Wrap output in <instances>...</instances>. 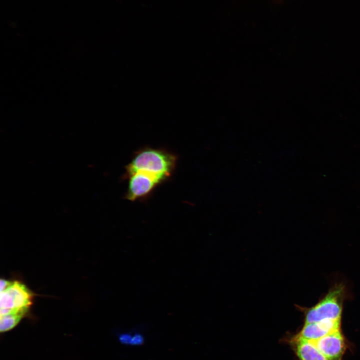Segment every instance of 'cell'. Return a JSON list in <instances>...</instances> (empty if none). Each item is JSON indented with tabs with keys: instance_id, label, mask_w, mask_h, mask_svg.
Returning a JSON list of instances; mask_svg holds the SVG:
<instances>
[{
	"instance_id": "obj_1",
	"label": "cell",
	"mask_w": 360,
	"mask_h": 360,
	"mask_svg": "<svg viewBox=\"0 0 360 360\" xmlns=\"http://www.w3.org/2000/svg\"><path fill=\"white\" fill-rule=\"evenodd\" d=\"M176 161V156L164 149L144 148L135 152L126 166L124 176L138 173L160 184L172 176Z\"/></svg>"
},
{
	"instance_id": "obj_2",
	"label": "cell",
	"mask_w": 360,
	"mask_h": 360,
	"mask_svg": "<svg viewBox=\"0 0 360 360\" xmlns=\"http://www.w3.org/2000/svg\"><path fill=\"white\" fill-rule=\"evenodd\" d=\"M344 294V286L336 284L314 306L308 308L298 306L304 313V323L340 320Z\"/></svg>"
},
{
	"instance_id": "obj_3",
	"label": "cell",
	"mask_w": 360,
	"mask_h": 360,
	"mask_svg": "<svg viewBox=\"0 0 360 360\" xmlns=\"http://www.w3.org/2000/svg\"><path fill=\"white\" fill-rule=\"evenodd\" d=\"M33 298V293L25 284L14 281L9 288L0 292V316L8 314L14 309L29 308Z\"/></svg>"
},
{
	"instance_id": "obj_4",
	"label": "cell",
	"mask_w": 360,
	"mask_h": 360,
	"mask_svg": "<svg viewBox=\"0 0 360 360\" xmlns=\"http://www.w3.org/2000/svg\"><path fill=\"white\" fill-rule=\"evenodd\" d=\"M312 342L328 360H342L345 342L340 330Z\"/></svg>"
},
{
	"instance_id": "obj_5",
	"label": "cell",
	"mask_w": 360,
	"mask_h": 360,
	"mask_svg": "<svg viewBox=\"0 0 360 360\" xmlns=\"http://www.w3.org/2000/svg\"><path fill=\"white\" fill-rule=\"evenodd\" d=\"M340 320H324L304 323L296 336L310 341H315L332 332L340 330Z\"/></svg>"
},
{
	"instance_id": "obj_6",
	"label": "cell",
	"mask_w": 360,
	"mask_h": 360,
	"mask_svg": "<svg viewBox=\"0 0 360 360\" xmlns=\"http://www.w3.org/2000/svg\"><path fill=\"white\" fill-rule=\"evenodd\" d=\"M292 342L297 356L300 360H328L317 348L312 341L296 336Z\"/></svg>"
},
{
	"instance_id": "obj_7",
	"label": "cell",
	"mask_w": 360,
	"mask_h": 360,
	"mask_svg": "<svg viewBox=\"0 0 360 360\" xmlns=\"http://www.w3.org/2000/svg\"><path fill=\"white\" fill-rule=\"evenodd\" d=\"M28 308H20L10 314L0 316V332H6L14 328L28 312Z\"/></svg>"
},
{
	"instance_id": "obj_8",
	"label": "cell",
	"mask_w": 360,
	"mask_h": 360,
	"mask_svg": "<svg viewBox=\"0 0 360 360\" xmlns=\"http://www.w3.org/2000/svg\"><path fill=\"white\" fill-rule=\"evenodd\" d=\"M144 340V338L142 335L140 334H136L132 336L130 344L132 345H140L143 343Z\"/></svg>"
},
{
	"instance_id": "obj_9",
	"label": "cell",
	"mask_w": 360,
	"mask_h": 360,
	"mask_svg": "<svg viewBox=\"0 0 360 360\" xmlns=\"http://www.w3.org/2000/svg\"><path fill=\"white\" fill-rule=\"evenodd\" d=\"M14 281L0 279V292H4L9 288L14 283Z\"/></svg>"
},
{
	"instance_id": "obj_10",
	"label": "cell",
	"mask_w": 360,
	"mask_h": 360,
	"mask_svg": "<svg viewBox=\"0 0 360 360\" xmlns=\"http://www.w3.org/2000/svg\"><path fill=\"white\" fill-rule=\"evenodd\" d=\"M132 336L130 334H123L120 335L119 340L120 342L124 344H130Z\"/></svg>"
}]
</instances>
